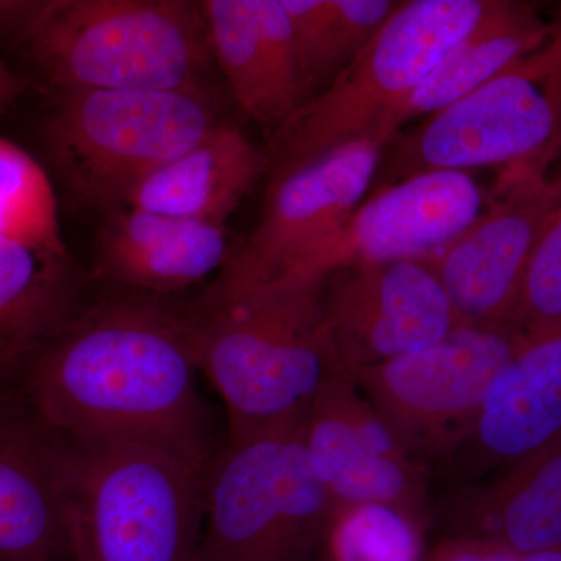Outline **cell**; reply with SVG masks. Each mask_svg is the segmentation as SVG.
<instances>
[{
    "label": "cell",
    "mask_w": 561,
    "mask_h": 561,
    "mask_svg": "<svg viewBox=\"0 0 561 561\" xmlns=\"http://www.w3.org/2000/svg\"><path fill=\"white\" fill-rule=\"evenodd\" d=\"M191 319L154 298H117L76 313L25 362L43 426L70 440L154 446L208 470Z\"/></svg>",
    "instance_id": "obj_1"
},
{
    "label": "cell",
    "mask_w": 561,
    "mask_h": 561,
    "mask_svg": "<svg viewBox=\"0 0 561 561\" xmlns=\"http://www.w3.org/2000/svg\"><path fill=\"white\" fill-rule=\"evenodd\" d=\"M61 92L209 91L201 5L186 0H0V49Z\"/></svg>",
    "instance_id": "obj_2"
},
{
    "label": "cell",
    "mask_w": 561,
    "mask_h": 561,
    "mask_svg": "<svg viewBox=\"0 0 561 561\" xmlns=\"http://www.w3.org/2000/svg\"><path fill=\"white\" fill-rule=\"evenodd\" d=\"M321 286L275 283L203 298L192 346L227 405L230 442L305 427L321 386L342 370Z\"/></svg>",
    "instance_id": "obj_3"
},
{
    "label": "cell",
    "mask_w": 561,
    "mask_h": 561,
    "mask_svg": "<svg viewBox=\"0 0 561 561\" xmlns=\"http://www.w3.org/2000/svg\"><path fill=\"white\" fill-rule=\"evenodd\" d=\"M208 470L139 443L55 446L68 556L73 561H198Z\"/></svg>",
    "instance_id": "obj_4"
},
{
    "label": "cell",
    "mask_w": 561,
    "mask_h": 561,
    "mask_svg": "<svg viewBox=\"0 0 561 561\" xmlns=\"http://www.w3.org/2000/svg\"><path fill=\"white\" fill-rule=\"evenodd\" d=\"M489 5L490 0L398 2L330 87L272 136L267 175L359 140L389 144L402 106Z\"/></svg>",
    "instance_id": "obj_5"
},
{
    "label": "cell",
    "mask_w": 561,
    "mask_h": 561,
    "mask_svg": "<svg viewBox=\"0 0 561 561\" xmlns=\"http://www.w3.org/2000/svg\"><path fill=\"white\" fill-rule=\"evenodd\" d=\"M305 427L230 442L205 481L198 561H312L337 505L312 471Z\"/></svg>",
    "instance_id": "obj_6"
},
{
    "label": "cell",
    "mask_w": 561,
    "mask_h": 561,
    "mask_svg": "<svg viewBox=\"0 0 561 561\" xmlns=\"http://www.w3.org/2000/svg\"><path fill=\"white\" fill-rule=\"evenodd\" d=\"M61 94L44 127L50 160L79 201L108 213L219 124L209 91Z\"/></svg>",
    "instance_id": "obj_7"
},
{
    "label": "cell",
    "mask_w": 561,
    "mask_h": 561,
    "mask_svg": "<svg viewBox=\"0 0 561 561\" xmlns=\"http://www.w3.org/2000/svg\"><path fill=\"white\" fill-rule=\"evenodd\" d=\"M560 33L478 90L393 136L387 184L435 171L548 168L560 146ZM387 144V146H389Z\"/></svg>",
    "instance_id": "obj_8"
},
{
    "label": "cell",
    "mask_w": 561,
    "mask_h": 561,
    "mask_svg": "<svg viewBox=\"0 0 561 561\" xmlns=\"http://www.w3.org/2000/svg\"><path fill=\"white\" fill-rule=\"evenodd\" d=\"M524 335L461 323L430 348L350 370L404 448L431 472L470 437L486 394Z\"/></svg>",
    "instance_id": "obj_9"
},
{
    "label": "cell",
    "mask_w": 561,
    "mask_h": 561,
    "mask_svg": "<svg viewBox=\"0 0 561 561\" xmlns=\"http://www.w3.org/2000/svg\"><path fill=\"white\" fill-rule=\"evenodd\" d=\"M387 144L359 140L316 160L268 173L261 220L225 261L208 297L275 283L330 241L368 197Z\"/></svg>",
    "instance_id": "obj_10"
},
{
    "label": "cell",
    "mask_w": 561,
    "mask_h": 561,
    "mask_svg": "<svg viewBox=\"0 0 561 561\" xmlns=\"http://www.w3.org/2000/svg\"><path fill=\"white\" fill-rule=\"evenodd\" d=\"M305 445L337 508L381 504L430 526V468L404 448L345 368L332 373L313 400Z\"/></svg>",
    "instance_id": "obj_11"
},
{
    "label": "cell",
    "mask_w": 561,
    "mask_h": 561,
    "mask_svg": "<svg viewBox=\"0 0 561 561\" xmlns=\"http://www.w3.org/2000/svg\"><path fill=\"white\" fill-rule=\"evenodd\" d=\"M559 208L560 183L548 169L497 172L481 216L424 261L463 323L508 327L530 251Z\"/></svg>",
    "instance_id": "obj_12"
},
{
    "label": "cell",
    "mask_w": 561,
    "mask_h": 561,
    "mask_svg": "<svg viewBox=\"0 0 561 561\" xmlns=\"http://www.w3.org/2000/svg\"><path fill=\"white\" fill-rule=\"evenodd\" d=\"M486 202L470 172H423L378 187L330 241L275 283H316L371 262L430 260L474 224Z\"/></svg>",
    "instance_id": "obj_13"
},
{
    "label": "cell",
    "mask_w": 561,
    "mask_h": 561,
    "mask_svg": "<svg viewBox=\"0 0 561 561\" xmlns=\"http://www.w3.org/2000/svg\"><path fill=\"white\" fill-rule=\"evenodd\" d=\"M321 309L348 371L430 348L463 323L424 261L371 262L331 273L321 286Z\"/></svg>",
    "instance_id": "obj_14"
},
{
    "label": "cell",
    "mask_w": 561,
    "mask_h": 561,
    "mask_svg": "<svg viewBox=\"0 0 561 561\" xmlns=\"http://www.w3.org/2000/svg\"><path fill=\"white\" fill-rule=\"evenodd\" d=\"M210 54L232 99L271 138L306 103L290 22L280 0H206Z\"/></svg>",
    "instance_id": "obj_15"
},
{
    "label": "cell",
    "mask_w": 561,
    "mask_h": 561,
    "mask_svg": "<svg viewBox=\"0 0 561 561\" xmlns=\"http://www.w3.org/2000/svg\"><path fill=\"white\" fill-rule=\"evenodd\" d=\"M561 332L526 337L493 382L470 437L445 461L461 486L560 438ZM443 463V465H445Z\"/></svg>",
    "instance_id": "obj_16"
},
{
    "label": "cell",
    "mask_w": 561,
    "mask_h": 561,
    "mask_svg": "<svg viewBox=\"0 0 561 561\" xmlns=\"http://www.w3.org/2000/svg\"><path fill=\"white\" fill-rule=\"evenodd\" d=\"M440 512L442 538L490 542L526 557L561 546V440L460 486Z\"/></svg>",
    "instance_id": "obj_17"
},
{
    "label": "cell",
    "mask_w": 561,
    "mask_h": 561,
    "mask_svg": "<svg viewBox=\"0 0 561 561\" xmlns=\"http://www.w3.org/2000/svg\"><path fill=\"white\" fill-rule=\"evenodd\" d=\"M267 171V151L219 122L192 149L136 184L122 208L225 225Z\"/></svg>",
    "instance_id": "obj_18"
},
{
    "label": "cell",
    "mask_w": 561,
    "mask_h": 561,
    "mask_svg": "<svg viewBox=\"0 0 561 561\" xmlns=\"http://www.w3.org/2000/svg\"><path fill=\"white\" fill-rule=\"evenodd\" d=\"M99 256L106 276L133 289L151 294L186 289L227 261V227L114 209L102 231Z\"/></svg>",
    "instance_id": "obj_19"
},
{
    "label": "cell",
    "mask_w": 561,
    "mask_h": 561,
    "mask_svg": "<svg viewBox=\"0 0 561 561\" xmlns=\"http://www.w3.org/2000/svg\"><path fill=\"white\" fill-rule=\"evenodd\" d=\"M62 553L55 446L0 393V561H58Z\"/></svg>",
    "instance_id": "obj_20"
},
{
    "label": "cell",
    "mask_w": 561,
    "mask_h": 561,
    "mask_svg": "<svg viewBox=\"0 0 561 561\" xmlns=\"http://www.w3.org/2000/svg\"><path fill=\"white\" fill-rule=\"evenodd\" d=\"M559 33L531 3L490 0L482 20L402 106L394 131L398 135L408 122L430 117L496 79L551 43Z\"/></svg>",
    "instance_id": "obj_21"
},
{
    "label": "cell",
    "mask_w": 561,
    "mask_h": 561,
    "mask_svg": "<svg viewBox=\"0 0 561 561\" xmlns=\"http://www.w3.org/2000/svg\"><path fill=\"white\" fill-rule=\"evenodd\" d=\"M77 294L68 253L0 238V382L76 316Z\"/></svg>",
    "instance_id": "obj_22"
},
{
    "label": "cell",
    "mask_w": 561,
    "mask_h": 561,
    "mask_svg": "<svg viewBox=\"0 0 561 561\" xmlns=\"http://www.w3.org/2000/svg\"><path fill=\"white\" fill-rule=\"evenodd\" d=\"M290 22L306 103L327 90L389 20L391 0H280Z\"/></svg>",
    "instance_id": "obj_23"
},
{
    "label": "cell",
    "mask_w": 561,
    "mask_h": 561,
    "mask_svg": "<svg viewBox=\"0 0 561 561\" xmlns=\"http://www.w3.org/2000/svg\"><path fill=\"white\" fill-rule=\"evenodd\" d=\"M0 238L68 253L49 176L5 138H0Z\"/></svg>",
    "instance_id": "obj_24"
},
{
    "label": "cell",
    "mask_w": 561,
    "mask_h": 561,
    "mask_svg": "<svg viewBox=\"0 0 561 561\" xmlns=\"http://www.w3.org/2000/svg\"><path fill=\"white\" fill-rule=\"evenodd\" d=\"M424 530L411 516L381 504L342 505L321 548L324 561H421Z\"/></svg>",
    "instance_id": "obj_25"
},
{
    "label": "cell",
    "mask_w": 561,
    "mask_h": 561,
    "mask_svg": "<svg viewBox=\"0 0 561 561\" xmlns=\"http://www.w3.org/2000/svg\"><path fill=\"white\" fill-rule=\"evenodd\" d=\"M508 327L524 337L561 332V208L534 243Z\"/></svg>",
    "instance_id": "obj_26"
},
{
    "label": "cell",
    "mask_w": 561,
    "mask_h": 561,
    "mask_svg": "<svg viewBox=\"0 0 561 561\" xmlns=\"http://www.w3.org/2000/svg\"><path fill=\"white\" fill-rule=\"evenodd\" d=\"M421 561H523V557L485 541L442 538Z\"/></svg>",
    "instance_id": "obj_27"
},
{
    "label": "cell",
    "mask_w": 561,
    "mask_h": 561,
    "mask_svg": "<svg viewBox=\"0 0 561 561\" xmlns=\"http://www.w3.org/2000/svg\"><path fill=\"white\" fill-rule=\"evenodd\" d=\"M31 84L10 69L0 54V114L7 113Z\"/></svg>",
    "instance_id": "obj_28"
},
{
    "label": "cell",
    "mask_w": 561,
    "mask_h": 561,
    "mask_svg": "<svg viewBox=\"0 0 561 561\" xmlns=\"http://www.w3.org/2000/svg\"><path fill=\"white\" fill-rule=\"evenodd\" d=\"M523 561H561V549L530 553V556L523 557Z\"/></svg>",
    "instance_id": "obj_29"
},
{
    "label": "cell",
    "mask_w": 561,
    "mask_h": 561,
    "mask_svg": "<svg viewBox=\"0 0 561 561\" xmlns=\"http://www.w3.org/2000/svg\"><path fill=\"white\" fill-rule=\"evenodd\" d=\"M312 561H324L323 556H321V551L319 556H317L316 559H313Z\"/></svg>",
    "instance_id": "obj_30"
}]
</instances>
